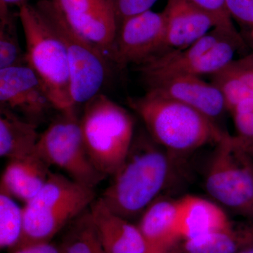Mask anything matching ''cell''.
Listing matches in <instances>:
<instances>
[{
    "mask_svg": "<svg viewBox=\"0 0 253 253\" xmlns=\"http://www.w3.org/2000/svg\"><path fill=\"white\" fill-rule=\"evenodd\" d=\"M89 210L106 253H150L137 225L113 212L101 197L94 200Z\"/></svg>",
    "mask_w": 253,
    "mask_h": 253,
    "instance_id": "cell-15",
    "label": "cell"
},
{
    "mask_svg": "<svg viewBox=\"0 0 253 253\" xmlns=\"http://www.w3.org/2000/svg\"><path fill=\"white\" fill-rule=\"evenodd\" d=\"M26 40V61L44 83L57 111L76 107L71 91L69 62L59 36L36 5L18 8Z\"/></svg>",
    "mask_w": 253,
    "mask_h": 253,
    "instance_id": "cell-6",
    "label": "cell"
},
{
    "mask_svg": "<svg viewBox=\"0 0 253 253\" xmlns=\"http://www.w3.org/2000/svg\"><path fill=\"white\" fill-rule=\"evenodd\" d=\"M196 4L212 15L217 22V27L236 36H241L239 30L226 9L225 0H192Z\"/></svg>",
    "mask_w": 253,
    "mask_h": 253,
    "instance_id": "cell-26",
    "label": "cell"
},
{
    "mask_svg": "<svg viewBox=\"0 0 253 253\" xmlns=\"http://www.w3.org/2000/svg\"><path fill=\"white\" fill-rule=\"evenodd\" d=\"M250 51L242 37L215 28L185 49L164 51L136 67L144 83L179 76H212L234 61L236 54Z\"/></svg>",
    "mask_w": 253,
    "mask_h": 253,
    "instance_id": "cell-5",
    "label": "cell"
},
{
    "mask_svg": "<svg viewBox=\"0 0 253 253\" xmlns=\"http://www.w3.org/2000/svg\"><path fill=\"white\" fill-rule=\"evenodd\" d=\"M146 91L175 100L216 123L227 110L225 96L212 83L201 77L179 76L144 83Z\"/></svg>",
    "mask_w": 253,
    "mask_h": 253,
    "instance_id": "cell-13",
    "label": "cell"
},
{
    "mask_svg": "<svg viewBox=\"0 0 253 253\" xmlns=\"http://www.w3.org/2000/svg\"><path fill=\"white\" fill-rule=\"evenodd\" d=\"M59 245L61 253H106L89 208L65 228Z\"/></svg>",
    "mask_w": 253,
    "mask_h": 253,
    "instance_id": "cell-22",
    "label": "cell"
},
{
    "mask_svg": "<svg viewBox=\"0 0 253 253\" xmlns=\"http://www.w3.org/2000/svg\"><path fill=\"white\" fill-rule=\"evenodd\" d=\"M239 253H253V247L250 248L249 249L245 250V251Z\"/></svg>",
    "mask_w": 253,
    "mask_h": 253,
    "instance_id": "cell-30",
    "label": "cell"
},
{
    "mask_svg": "<svg viewBox=\"0 0 253 253\" xmlns=\"http://www.w3.org/2000/svg\"><path fill=\"white\" fill-rule=\"evenodd\" d=\"M158 0H112L118 27L126 18L149 11Z\"/></svg>",
    "mask_w": 253,
    "mask_h": 253,
    "instance_id": "cell-27",
    "label": "cell"
},
{
    "mask_svg": "<svg viewBox=\"0 0 253 253\" xmlns=\"http://www.w3.org/2000/svg\"><path fill=\"white\" fill-rule=\"evenodd\" d=\"M35 152L50 167L59 168L72 180L91 189L107 177L89 157L76 107L59 111L41 134Z\"/></svg>",
    "mask_w": 253,
    "mask_h": 253,
    "instance_id": "cell-8",
    "label": "cell"
},
{
    "mask_svg": "<svg viewBox=\"0 0 253 253\" xmlns=\"http://www.w3.org/2000/svg\"><path fill=\"white\" fill-rule=\"evenodd\" d=\"M150 252L164 253L181 241L178 231L177 200L158 198L141 215L137 224Z\"/></svg>",
    "mask_w": 253,
    "mask_h": 253,
    "instance_id": "cell-16",
    "label": "cell"
},
{
    "mask_svg": "<svg viewBox=\"0 0 253 253\" xmlns=\"http://www.w3.org/2000/svg\"><path fill=\"white\" fill-rule=\"evenodd\" d=\"M11 253H61L59 245L51 242L41 243L17 248Z\"/></svg>",
    "mask_w": 253,
    "mask_h": 253,
    "instance_id": "cell-28",
    "label": "cell"
},
{
    "mask_svg": "<svg viewBox=\"0 0 253 253\" xmlns=\"http://www.w3.org/2000/svg\"><path fill=\"white\" fill-rule=\"evenodd\" d=\"M211 77V83L225 96L228 111L241 101H253V51L240 56Z\"/></svg>",
    "mask_w": 253,
    "mask_h": 253,
    "instance_id": "cell-21",
    "label": "cell"
},
{
    "mask_svg": "<svg viewBox=\"0 0 253 253\" xmlns=\"http://www.w3.org/2000/svg\"><path fill=\"white\" fill-rule=\"evenodd\" d=\"M16 16L9 9L0 10V69L26 63V52L18 39Z\"/></svg>",
    "mask_w": 253,
    "mask_h": 253,
    "instance_id": "cell-24",
    "label": "cell"
},
{
    "mask_svg": "<svg viewBox=\"0 0 253 253\" xmlns=\"http://www.w3.org/2000/svg\"><path fill=\"white\" fill-rule=\"evenodd\" d=\"M53 1L68 23L108 56L118 29L112 0Z\"/></svg>",
    "mask_w": 253,
    "mask_h": 253,
    "instance_id": "cell-12",
    "label": "cell"
},
{
    "mask_svg": "<svg viewBox=\"0 0 253 253\" xmlns=\"http://www.w3.org/2000/svg\"><path fill=\"white\" fill-rule=\"evenodd\" d=\"M165 253H180L179 252H176V251H174V249L172 250V251H168V252H166Z\"/></svg>",
    "mask_w": 253,
    "mask_h": 253,
    "instance_id": "cell-31",
    "label": "cell"
},
{
    "mask_svg": "<svg viewBox=\"0 0 253 253\" xmlns=\"http://www.w3.org/2000/svg\"><path fill=\"white\" fill-rule=\"evenodd\" d=\"M165 38L163 11H145L120 23L108 57L111 64L121 69L130 65L140 66L163 52Z\"/></svg>",
    "mask_w": 253,
    "mask_h": 253,
    "instance_id": "cell-10",
    "label": "cell"
},
{
    "mask_svg": "<svg viewBox=\"0 0 253 253\" xmlns=\"http://www.w3.org/2000/svg\"><path fill=\"white\" fill-rule=\"evenodd\" d=\"M253 247V223L230 226L182 241L180 253H239Z\"/></svg>",
    "mask_w": 253,
    "mask_h": 253,
    "instance_id": "cell-19",
    "label": "cell"
},
{
    "mask_svg": "<svg viewBox=\"0 0 253 253\" xmlns=\"http://www.w3.org/2000/svg\"><path fill=\"white\" fill-rule=\"evenodd\" d=\"M24 216L11 196L0 193V248L14 251L22 238Z\"/></svg>",
    "mask_w": 253,
    "mask_h": 253,
    "instance_id": "cell-23",
    "label": "cell"
},
{
    "mask_svg": "<svg viewBox=\"0 0 253 253\" xmlns=\"http://www.w3.org/2000/svg\"><path fill=\"white\" fill-rule=\"evenodd\" d=\"M50 168L36 152L10 160L1 174L0 193L27 204L45 184Z\"/></svg>",
    "mask_w": 253,
    "mask_h": 253,
    "instance_id": "cell-17",
    "label": "cell"
},
{
    "mask_svg": "<svg viewBox=\"0 0 253 253\" xmlns=\"http://www.w3.org/2000/svg\"><path fill=\"white\" fill-rule=\"evenodd\" d=\"M205 186L217 202L253 218V159L235 136L226 133L217 144L206 172Z\"/></svg>",
    "mask_w": 253,
    "mask_h": 253,
    "instance_id": "cell-9",
    "label": "cell"
},
{
    "mask_svg": "<svg viewBox=\"0 0 253 253\" xmlns=\"http://www.w3.org/2000/svg\"><path fill=\"white\" fill-rule=\"evenodd\" d=\"M163 12L166 21L163 52L185 49L217 27L212 15L192 0H168Z\"/></svg>",
    "mask_w": 253,
    "mask_h": 253,
    "instance_id": "cell-14",
    "label": "cell"
},
{
    "mask_svg": "<svg viewBox=\"0 0 253 253\" xmlns=\"http://www.w3.org/2000/svg\"><path fill=\"white\" fill-rule=\"evenodd\" d=\"M225 4L245 43L253 51V0H225Z\"/></svg>",
    "mask_w": 253,
    "mask_h": 253,
    "instance_id": "cell-25",
    "label": "cell"
},
{
    "mask_svg": "<svg viewBox=\"0 0 253 253\" xmlns=\"http://www.w3.org/2000/svg\"><path fill=\"white\" fill-rule=\"evenodd\" d=\"M80 124L93 165L104 175L112 176L126 159L135 135L131 113L100 93L84 104Z\"/></svg>",
    "mask_w": 253,
    "mask_h": 253,
    "instance_id": "cell-4",
    "label": "cell"
},
{
    "mask_svg": "<svg viewBox=\"0 0 253 253\" xmlns=\"http://www.w3.org/2000/svg\"><path fill=\"white\" fill-rule=\"evenodd\" d=\"M126 102L150 136L174 156L217 145L226 134L199 111L156 93L146 91L143 96L128 98Z\"/></svg>",
    "mask_w": 253,
    "mask_h": 253,
    "instance_id": "cell-2",
    "label": "cell"
},
{
    "mask_svg": "<svg viewBox=\"0 0 253 253\" xmlns=\"http://www.w3.org/2000/svg\"><path fill=\"white\" fill-rule=\"evenodd\" d=\"M36 6L66 47L73 104H86L101 93L109 77L111 61L99 46L68 23L53 0H41Z\"/></svg>",
    "mask_w": 253,
    "mask_h": 253,
    "instance_id": "cell-7",
    "label": "cell"
},
{
    "mask_svg": "<svg viewBox=\"0 0 253 253\" xmlns=\"http://www.w3.org/2000/svg\"><path fill=\"white\" fill-rule=\"evenodd\" d=\"M96 199L94 189L78 184L68 176L51 172L41 191L23 207V235L16 249L51 242Z\"/></svg>",
    "mask_w": 253,
    "mask_h": 253,
    "instance_id": "cell-3",
    "label": "cell"
},
{
    "mask_svg": "<svg viewBox=\"0 0 253 253\" xmlns=\"http://www.w3.org/2000/svg\"><path fill=\"white\" fill-rule=\"evenodd\" d=\"M38 126L0 107V156L10 160L33 154L41 134Z\"/></svg>",
    "mask_w": 253,
    "mask_h": 253,
    "instance_id": "cell-20",
    "label": "cell"
},
{
    "mask_svg": "<svg viewBox=\"0 0 253 253\" xmlns=\"http://www.w3.org/2000/svg\"><path fill=\"white\" fill-rule=\"evenodd\" d=\"M0 107L37 126L56 111L44 83L27 63L0 69Z\"/></svg>",
    "mask_w": 253,
    "mask_h": 253,
    "instance_id": "cell-11",
    "label": "cell"
},
{
    "mask_svg": "<svg viewBox=\"0 0 253 253\" xmlns=\"http://www.w3.org/2000/svg\"><path fill=\"white\" fill-rule=\"evenodd\" d=\"M28 3V0H0V9H9L10 6H16L20 8Z\"/></svg>",
    "mask_w": 253,
    "mask_h": 253,
    "instance_id": "cell-29",
    "label": "cell"
},
{
    "mask_svg": "<svg viewBox=\"0 0 253 253\" xmlns=\"http://www.w3.org/2000/svg\"><path fill=\"white\" fill-rule=\"evenodd\" d=\"M178 231L181 241L194 239L232 224L217 204L196 196L177 200Z\"/></svg>",
    "mask_w": 253,
    "mask_h": 253,
    "instance_id": "cell-18",
    "label": "cell"
},
{
    "mask_svg": "<svg viewBox=\"0 0 253 253\" xmlns=\"http://www.w3.org/2000/svg\"><path fill=\"white\" fill-rule=\"evenodd\" d=\"M176 156L161 147L146 133L134 140L101 199L125 219L142 214L172 179Z\"/></svg>",
    "mask_w": 253,
    "mask_h": 253,
    "instance_id": "cell-1",
    "label": "cell"
},
{
    "mask_svg": "<svg viewBox=\"0 0 253 253\" xmlns=\"http://www.w3.org/2000/svg\"><path fill=\"white\" fill-rule=\"evenodd\" d=\"M151 253V252H150V253Z\"/></svg>",
    "mask_w": 253,
    "mask_h": 253,
    "instance_id": "cell-32",
    "label": "cell"
}]
</instances>
